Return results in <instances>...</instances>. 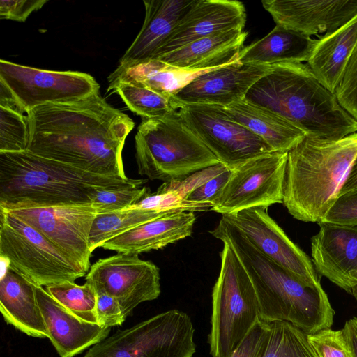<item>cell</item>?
<instances>
[{"label":"cell","instance_id":"1","mask_svg":"<svg viewBox=\"0 0 357 357\" xmlns=\"http://www.w3.org/2000/svg\"><path fill=\"white\" fill-rule=\"evenodd\" d=\"M26 116L31 153L94 174L128 178L122 152L135 122L99 93L76 102L47 103Z\"/></svg>","mask_w":357,"mask_h":357},{"label":"cell","instance_id":"2","mask_svg":"<svg viewBox=\"0 0 357 357\" xmlns=\"http://www.w3.org/2000/svg\"><path fill=\"white\" fill-rule=\"evenodd\" d=\"M146 179L94 174L29 151L0 152V208L92 204L100 190L141 187Z\"/></svg>","mask_w":357,"mask_h":357},{"label":"cell","instance_id":"3","mask_svg":"<svg viewBox=\"0 0 357 357\" xmlns=\"http://www.w3.org/2000/svg\"><path fill=\"white\" fill-rule=\"evenodd\" d=\"M245 99L281 116L310 137L336 140L357 132V121L303 63L271 66Z\"/></svg>","mask_w":357,"mask_h":357},{"label":"cell","instance_id":"4","mask_svg":"<svg viewBox=\"0 0 357 357\" xmlns=\"http://www.w3.org/2000/svg\"><path fill=\"white\" fill-rule=\"evenodd\" d=\"M210 234L229 242L243 264L257 294L261 319L287 321L307 335L331 328L334 311L324 289L301 283L256 250L222 218Z\"/></svg>","mask_w":357,"mask_h":357},{"label":"cell","instance_id":"5","mask_svg":"<svg viewBox=\"0 0 357 357\" xmlns=\"http://www.w3.org/2000/svg\"><path fill=\"white\" fill-rule=\"evenodd\" d=\"M357 155V132L336 140L305 135L287 153L283 202L295 219L323 220Z\"/></svg>","mask_w":357,"mask_h":357},{"label":"cell","instance_id":"6","mask_svg":"<svg viewBox=\"0 0 357 357\" xmlns=\"http://www.w3.org/2000/svg\"><path fill=\"white\" fill-rule=\"evenodd\" d=\"M135 158L140 175L163 183L220 163L178 110L142 119L135 136Z\"/></svg>","mask_w":357,"mask_h":357},{"label":"cell","instance_id":"7","mask_svg":"<svg viewBox=\"0 0 357 357\" xmlns=\"http://www.w3.org/2000/svg\"><path fill=\"white\" fill-rule=\"evenodd\" d=\"M222 242L220 270L212 291L208 335L212 357H230L260 319L259 304L249 274L232 245Z\"/></svg>","mask_w":357,"mask_h":357},{"label":"cell","instance_id":"8","mask_svg":"<svg viewBox=\"0 0 357 357\" xmlns=\"http://www.w3.org/2000/svg\"><path fill=\"white\" fill-rule=\"evenodd\" d=\"M0 257L38 286L74 282L86 272L35 228L0 208Z\"/></svg>","mask_w":357,"mask_h":357},{"label":"cell","instance_id":"9","mask_svg":"<svg viewBox=\"0 0 357 357\" xmlns=\"http://www.w3.org/2000/svg\"><path fill=\"white\" fill-rule=\"evenodd\" d=\"M194 332L186 313L171 310L116 331L84 357H193Z\"/></svg>","mask_w":357,"mask_h":357},{"label":"cell","instance_id":"10","mask_svg":"<svg viewBox=\"0 0 357 357\" xmlns=\"http://www.w3.org/2000/svg\"><path fill=\"white\" fill-rule=\"evenodd\" d=\"M0 82L8 89L23 114L47 103L76 102L100 89L88 73L43 70L3 59L0 60Z\"/></svg>","mask_w":357,"mask_h":357},{"label":"cell","instance_id":"11","mask_svg":"<svg viewBox=\"0 0 357 357\" xmlns=\"http://www.w3.org/2000/svg\"><path fill=\"white\" fill-rule=\"evenodd\" d=\"M287 153L273 151L231 170L227 183L211 202V210L224 215L282 204Z\"/></svg>","mask_w":357,"mask_h":357},{"label":"cell","instance_id":"12","mask_svg":"<svg viewBox=\"0 0 357 357\" xmlns=\"http://www.w3.org/2000/svg\"><path fill=\"white\" fill-rule=\"evenodd\" d=\"M178 111L190 130L229 170L273 151L261 138L231 119L220 106L183 105Z\"/></svg>","mask_w":357,"mask_h":357},{"label":"cell","instance_id":"13","mask_svg":"<svg viewBox=\"0 0 357 357\" xmlns=\"http://www.w3.org/2000/svg\"><path fill=\"white\" fill-rule=\"evenodd\" d=\"M256 250L307 287L323 290L312 259L268 215L266 208L254 207L222 215Z\"/></svg>","mask_w":357,"mask_h":357},{"label":"cell","instance_id":"14","mask_svg":"<svg viewBox=\"0 0 357 357\" xmlns=\"http://www.w3.org/2000/svg\"><path fill=\"white\" fill-rule=\"evenodd\" d=\"M85 279L96 290L116 298L126 319L138 305L155 300L160 294L158 267L137 254L118 253L99 259Z\"/></svg>","mask_w":357,"mask_h":357},{"label":"cell","instance_id":"15","mask_svg":"<svg viewBox=\"0 0 357 357\" xmlns=\"http://www.w3.org/2000/svg\"><path fill=\"white\" fill-rule=\"evenodd\" d=\"M3 210L35 228L84 271H89V234L98 215L91 204Z\"/></svg>","mask_w":357,"mask_h":357},{"label":"cell","instance_id":"16","mask_svg":"<svg viewBox=\"0 0 357 357\" xmlns=\"http://www.w3.org/2000/svg\"><path fill=\"white\" fill-rule=\"evenodd\" d=\"M270 67L236 61L208 70L172 95L174 105L176 110L192 105L227 107L245 99L249 89Z\"/></svg>","mask_w":357,"mask_h":357},{"label":"cell","instance_id":"17","mask_svg":"<svg viewBox=\"0 0 357 357\" xmlns=\"http://www.w3.org/2000/svg\"><path fill=\"white\" fill-rule=\"evenodd\" d=\"M261 3L276 25L319 38L357 15V0H264Z\"/></svg>","mask_w":357,"mask_h":357},{"label":"cell","instance_id":"18","mask_svg":"<svg viewBox=\"0 0 357 357\" xmlns=\"http://www.w3.org/2000/svg\"><path fill=\"white\" fill-rule=\"evenodd\" d=\"M245 21V8L240 1L194 0L153 59L200 38L233 29H243Z\"/></svg>","mask_w":357,"mask_h":357},{"label":"cell","instance_id":"19","mask_svg":"<svg viewBox=\"0 0 357 357\" xmlns=\"http://www.w3.org/2000/svg\"><path fill=\"white\" fill-rule=\"evenodd\" d=\"M311 238L313 266L319 275L351 294L357 283V226L319 222Z\"/></svg>","mask_w":357,"mask_h":357},{"label":"cell","instance_id":"20","mask_svg":"<svg viewBox=\"0 0 357 357\" xmlns=\"http://www.w3.org/2000/svg\"><path fill=\"white\" fill-rule=\"evenodd\" d=\"M35 291L48 338L60 357H74L108 337L110 328L76 317L41 286L35 284Z\"/></svg>","mask_w":357,"mask_h":357},{"label":"cell","instance_id":"21","mask_svg":"<svg viewBox=\"0 0 357 357\" xmlns=\"http://www.w3.org/2000/svg\"><path fill=\"white\" fill-rule=\"evenodd\" d=\"M195 220L196 215L192 211L168 214L119 235L101 248L117 253L137 255L162 249L190 236Z\"/></svg>","mask_w":357,"mask_h":357},{"label":"cell","instance_id":"22","mask_svg":"<svg viewBox=\"0 0 357 357\" xmlns=\"http://www.w3.org/2000/svg\"><path fill=\"white\" fill-rule=\"evenodd\" d=\"M194 0H144L145 17L119 64L151 60Z\"/></svg>","mask_w":357,"mask_h":357},{"label":"cell","instance_id":"23","mask_svg":"<svg viewBox=\"0 0 357 357\" xmlns=\"http://www.w3.org/2000/svg\"><path fill=\"white\" fill-rule=\"evenodd\" d=\"M248 33L233 29L197 40L158 59L188 70H210L237 61Z\"/></svg>","mask_w":357,"mask_h":357},{"label":"cell","instance_id":"24","mask_svg":"<svg viewBox=\"0 0 357 357\" xmlns=\"http://www.w3.org/2000/svg\"><path fill=\"white\" fill-rule=\"evenodd\" d=\"M0 310L4 320L20 331L34 337L48 338L35 284L9 267L1 275Z\"/></svg>","mask_w":357,"mask_h":357},{"label":"cell","instance_id":"25","mask_svg":"<svg viewBox=\"0 0 357 357\" xmlns=\"http://www.w3.org/2000/svg\"><path fill=\"white\" fill-rule=\"evenodd\" d=\"M357 45V15L336 31L321 36L307 62L319 82L334 93Z\"/></svg>","mask_w":357,"mask_h":357},{"label":"cell","instance_id":"26","mask_svg":"<svg viewBox=\"0 0 357 357\" xmlns=\"http://www.w3.org/2000/svg\"><path fill=\"white\" fill-rule=\"evenodd\" d=\"M221 107L231 119L261 138L273 151H289L306 135L281 116L245 99Z\"/></svg>","mask_w":357,"mask_h":357},{"label":"cell","instance_id":"27","mask_svg":"<svg viewBox=\"0 0 357 357\" xmlns=\"http://www.w3.org/2000/svg\"><path fill=\"white\" fill-rule=\"evenodd\" d=\"M317 40L276 25L264 38L243 47L237 61L243 63L265 66L307 62Z\"/></svg>","mask_w":357,"mask_h":357},{"label":"cell","instance_id":"28","mask_svg":"<svg viewBox=\"0 0 357 357\" xmlns=\"http://www.w3.org/2000/svg\"><path fill=\"white\" fill-rule=\"evenodd\" d=\"M206 71L183 70L167 65L160 60L151 59L119 64L107 80L109 86L119 83H129L142 85L172 97L174 93Z\"/></svg>","mask_w":357,"mask_h":357},{"label":"cell","instance_id":"29","mask_svg":"<svg viewBox=\"0 0 357 357\" xmlns=\"http://www.w3.org/2000/svg\"><path fill=\"white\" fill-rule=\"evenodd\" d=\"M164 215H166L132 208L98 214L90 231L89 240L90 250L92 252L110 239Z\"/></svg>","mask_w":357,"mask_h":357},{"label":"cell","instance_id":"30","mask_svg":"<svg viewBox=\"0 0 357 357\" xmlns=\"http://www.w3.org/2000/svg\"><path fill=\"white\" fill-rule=\"evenodd\" d=\"M119 95L127 107L143 119L162 116L176 110L172 97L142 85L119 83L108 87Z\"/></svg>","mask_w":357,"mask_h":357},{"label":"cell","instance_id":"31","mask_svg":"<svg viewBox=\"0 0 357 357\" xmlns=\"http://www.w3.org/2000/svg\"><path fill=\"white\" fill-rule=\"evenodd\" d=\"M268 347L264 357H318L307 334L284 321L270 322Z\"/></svg>","mask_w":357,"mask_h":357},{"label":"cell","instance_id":"32","mask_svg":"<svg viewBox=\"0 0 357 357\" xmlns=\"http://www.w3.org/2000/svg\"><path fill=\"white\" fill-rule=\"evenodd\" d=\"M46 291L61 305L79 319L98 324L96 306L97 294L89 283L78 285L66 282L46 287Z\"/></svg>","mask_w":357,"mask_h":357},{"label":"cell","instance_id":"33","mask_svg":"<svg viewBox=\"0 0 357 357\" xmlns=\"http://www.w3.org/2000/svg\"><path fill=\"white\" fill-rule=\"evenodd\" d=\"M29 128L26 115L0 107V152L28 151Z\"/></svg>","mask_w":357,"mask_h":357},{"label":"cell","instance_id":"34","mask_svg":"<svg viewBox=\"0 0 357 357\" xmlns=\"http://www.w3.org/2000/svg\"><path fill=\"white\" fill-rule=\"evenodd\" d=\"M149 192V188L142 186L114 190H100L91 204L98 214L121 211L137 204Z\"/></svg>","mask_w":357,"mask_h":357},{"label":"cell","instance_id":"35","mask_svg":"<svg viewBox=\"0 0 357 357\" xmlns=\"http://www.w3.org/2000/svg\"><path fill=\"white\" fill-rule=\"evenodd\" d=\"M307 337L318 357H354L342 329L325 328Z\"/></svg>","mask_w":357,"mask_h":357},{"label":"cell","instance_id":"36","mask_svg":"<svg viewBox=\"0 0 357 357\" xmlns=\"http://www.w3.org/2000/svg\"><path fill=\"white\" fill-rule=\"evenodd\" d=\"M334 94L342 108L357 121V45Z\"/></svg>","mask_w":357,"mask_h":357},{"label":"cell","instance_id":"37","mask_svg":"<svg viewBox=\"0 0 357 357\" xmlns=\"http://www.w3.org/2000/svg\"><path fill=\"white\" fill-rule=\"evenodd\" d=\"M270 322L259 319L252 327L230 357H264L267 350Z\"/></svg>","mask_w":357,"mask_h":357},{"label":"cell","instance_id":"38","mask_svg":"<svg viewBox=\"0 0 357 357\" xmlns=\"http://www.w3.org/2000/svg\"><path fill=\"white\" fill-rule=\"evenodd\" d=\"M321 221L339 225L357 226V187L339 195Z\"/></svg>","mask_w":357,"mask_h":357},{"label":"cell","instance_id":"39","mask_svg":"<svg viewBox=\"0 0 357 357\" xmlns=\"http://www.w3.org/2000/svg\"><path fill=\"white\" fill-rule=\"evenodd\" d=\"M227 169L219 163L196 172L181 180L163 183L158 188L174 192L185 199L191 192Z\"/></svg>","mask_w":357,"mask_h":357},{"label":"cell","instance_id":"40","mask_svg":"<svg viewBox=\"0 0 357 357\" xmlns=\"http://www.w3.org/2000/svg\"><path fill=\"white\" fill-rule=\"evenodd\" d=\"M96 291L97 294L96 313L98 324L109 328L121 326L126 318L118 301L102 290Z\"/></svg>","mask_w":357,"mask_h":357},{"label":"cell","instance_id":"41","mask_svg":"<svg viewBox=\"0 0 357 357\" xmlns=\"http://www.w3.org/2000/svg\"><path fill=\"white\" fill-rule=\"evenodd\" d=\"M47 0H1L0 17L20 22L26 20L29 15L40 10Z\"/></svg>","mask_w":357,"mask_h":357},{"label":"cell","instance_id":"42","mask_svg":"<svg viewBox=\"0 0 357 357\" xmlns=\"http://www.w3.org/2000/svg\"><path fill=\"white\" fill-rule=\"evenodd\" d=\"M231 170L229 169L209 180L185 197L186 201L195 203H211L227 183Z\"/></svg>","mask_w":357,"mask_h":357},{"label":"cell","instance_id":"43","mask_svg":"<svg viewBox=\"0 0 357 357\" xmlns=\"http://www.w3.org/2000/svg\"><path fill=\"white\" fill-rule=\"evenodd\" d=\"M342 330L351 348L354 357H357V318L354 317L346 321Z\"/></svg>","mask_w":357,"mask_h":357},{"label":"cell","instance_id":"44","mask_svg":"<svg viewBox=\"0 0 357 357\" xmlns=\"http://www.w3.org/2000/svg\"><path fill=\"white\" fill-rule=\"evenodd\" d=\"M357 187V155L351 167L348 176L339 195L347 192Z\"/></svg>","mask_w":357,"mask_h":357},{"label":"cell","instance_id":"45","mask_svg":"<svg viewBox=\"0 0 357 357\" xmlns=\"http://www.w3.org/2000/svg\"><path fill=\"white\" fill-rule=\"evenodd\" d=\"M351 294L357 300V283L352 288Z\"/></svg>","mask_w":357,"mask_h":357}]
</instances>
